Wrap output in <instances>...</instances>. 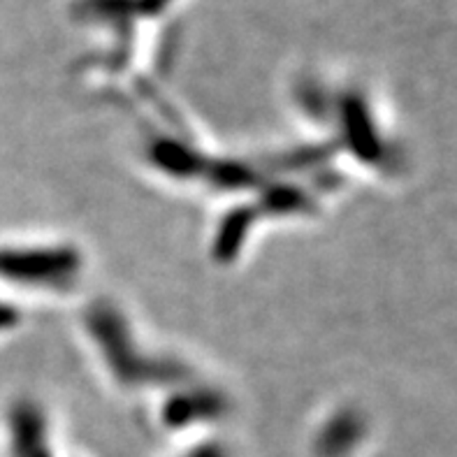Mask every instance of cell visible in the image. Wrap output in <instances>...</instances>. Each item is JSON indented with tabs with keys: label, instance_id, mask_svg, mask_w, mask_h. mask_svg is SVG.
Here are the masks:
<instances>
[{
	"label": "cell",
	"instance_id": "obj_1",
	"mask_svg": "<svg viewBox=\"0 0 457 457\" xmlns=\"http://www.w3.org/2000/svg\"><path fill=\"white\" fill-rule=\"evenodd\" d=\"M193 457H220L219 453H212V451H204V453H197V455H193Z\"/></svg>",
	"mask_w": 457,
	"mask_h": 457
}]
</instances>
